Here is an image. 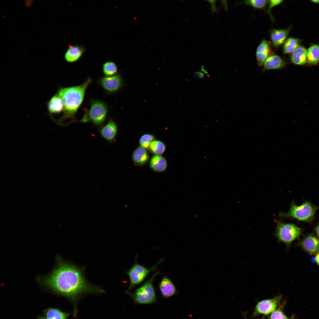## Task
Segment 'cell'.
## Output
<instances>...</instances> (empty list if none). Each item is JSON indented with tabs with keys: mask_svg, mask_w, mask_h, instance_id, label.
I'll use <instances>...</instances> for the list:
<instances>
[{
	"mask_svg": "<svg viewBox=\"0 0 319 319\" xmlns=\"http://www.w3.org/2000/svg\"><path fill=\"white\" fill-rule=\"evenodd\" d=\"M56 266L47 276H40L38 281L46 289L62 296L71 302L73 306L74 317L77 315L79 298L87 294H101L104 290L100 287L87 281L83 269L58 256Z\"/></svg>",
	"mask_w": 319,
	"mask_h": 319,
	"instance_id": "obj_1",
	"label": "cell"
},
{
	"mask_svg": "<svg viewBox=\"0 0 319 319\" xmlns=\"http://www.w3.org/2000/svg\"><path fill=\"white\" fill-rule=\"evenodd\" d=\"M93 81L89 77L80 85L59 88L57 94L62 98L64 105V111L60 121L69 120L71 123L76 121V114L83 102L87 88Z\"/></svg>",
	"mask_w": 319,
	"mask_h": 319,
	"instance_id": "obj_2",
	"label": "cell"
},
{
	"mask_svg": "<svg viewBox=\"0 0 319 319\" xmlns=\"http://www.w3.org/2000/svg\"><path fill=\"white\" fill-rule=\"evenodd\" d=\"M89 108H84V114L80 120L81 123L92 122L94 125L102 126L105 123L108 111L105 102L98 100L91 99Z\"/></svg>",
	"mask_w": 319,
	"mask_h": 319,
	"instance_id": "obj_3",
	"label": "cell"
},
{
	"mask_svg": "<svg viewBox=\"0 0 319 319\" xmlns=\"http://www.w3.org/2000/svg\"><path fill=\"white\" fill-rule=\"evenodd\" d=\"M318 209L317 206L307 201L304 202L299 206L292 202L289 211L286 212H280L279 217L281 218H291L309 222L314 218Z\"/></svg>",
	"mask_w": 319,
	"mask_h": 319,
	"instance_id": "obj_4",
	"label": "cell"
},
{
	"mask_svg": "<svg viewBox=\"0 0 319 319\" xmlns=\"http://www.w3.org/2000/svg\"><path fill=\"white\" fill-rule=\"evenodd\" d=\"M276 226L274 233L278 242L285 244L287 248L292 242L299 238L302 233L301 229L291 223H286L278 220H275Z\"/></svg>",
	"mask_w": 319,
	"mask_h": 319,
	"instance_id": "obj_5",
	"label": "cell"
},
{
	"mask_svg": "<svg viewBox=\"0 0 319 319\" xmlns=\"http://www.w3.org/2000/svg\"><path fill=\"white\" fill-rule=\"evenodd\" d=\"M159 274L157 272L131 295L134 302L138 304H149L156 302V295L153 284L155 277Z\"/></svg>",
	"mask_w": 319,
	"mask_h": 319,
	"instance_id": "obj_6",
	"label": "cell"
},
{
	"mask_svg": "<svg viewBox=\"0 0 319 319\" xmlns=\"http://www.w3.org/2000/svg\"><path fill=\"white\" fill-rule=\"evenodd\" d=\"M135 260V263L133 266L126 272L130 282L127 292L142 282L149 273L155 269L157 266L163 261V259L160 260L149 269L138 263L136 259Z\"/></svg>",
	"mask_w": 319,
	"mask_h": 319,
	"instance_id": "obj_7",
	"label": "cell"
},
{
	"mask_svg": "<svg viewBox=\"0 0 319 319\" xmlns=\"http://www.w3.org/2000/svg\"><path fill=\"white\" fill-rule=\"evenodd\" d=\"M282 300V296L279 294L273 298L259 301L255 307L253 316L255 317L261 315H270L281 303Z\"/></svg>",
	"mask_w": 319,
	"mask_h": 319,
	"instance_id": "obj_8",
	"label": "cell"
},
{
	"mask_svg": "<svg viewBox=\"0 0 319 319\" xmlns=\"http://www.w3.org/2000/svg\"><path fill=\"white\" fill-rule=\"evenodd\" d=\"M97 82L102 88L106 95L114 94L118 91L122 86L123 81L119 75L100 77Z\"/></svg>",
	"mask_w": 319,
	"mask_h": 319,
	"instance_id": "obj_9",
	"label": "cell"
},
{
	"mask_svg": "<svg viewBox=\"0 0 319 319\" xmlns=\"http://www.w3.org/2000/svg\"><path fill=\"white\" fill-rule=\"evenodd\" d=\"M299 244L303 250L310 255H315L319 252V239L313 234L305 235Z\"/></svg>",
	"mask_w": 319,
	"mask_h": 319,
	"instance_id": "obj_10",
	"label": "cell"
},
{
	"mask_svg": "<svg viewBox=\"0 0 319 319\" xmlns=\"http://www.w3.org/2000/svg\"><path fill=\"white\" fill-rule=\"evenodd\" d=\"M273 54L269 42L265 39L262 40L256 51V58L258 66H263L267 58Z\"/></svg>",
	"mask_w": 319,
	"mask_h": 319,
	"instance_id": "obj_11",
	"label": "cell"
},
{
	"mask_svg": "<svg viewBox=\"0 0 319 319\" xmlns=\"http://www.w3.org/2000/svg\"><path fill=\"white\" fill-rule=\"evenodd\" d=\"M99 132L104 139L109 142L114 141L118 133V127L116 123L111 118H108L107 122L101 126Z\"/></svg>",
	"mask_w": 319,
	"mask_h": 319,
	"instance_id": "obj_12",
	"label": "cell"
},
{
	"mask_svg": "<svg viewBox=\"0 0 319 319\" xmlns=\"http://www.w3.org/2000/svg\"><path fill=\"white\" fill-rule=\"evenodd\" d=\"M287 64L281 56L273 54L269 56L263 65L262 71L271 70H279L284 68Z\"/></svg>",
	"mask_w": 319,
	"mask_h": 319,
	"instance_id": "obj_13",
	"label": "cell"
},
{
	"mask_svg": "<svg viewBox=\"0 0 319 319\" xmlns=\"http://www.w3.org/2000/svg\"><path fill=\"white\" fill-rule=\"evenodd\" d=\"M290 27L284 29H273L270 31V37L274 47L278 48L283 44L291 30Z\"/></svg>",
	"mask_w": 319,
	"mask_h": 319,
	"instance_id": "obj_14",
	"label": "cell"
},
{
	"mask_svg": "<svg viewBox=\"0 0 319 319\" xmlns=\"http://www.w3.org/2000/svg\"><path fill=\"white\" fill-rule=\"evenodd\" d=\"M85 51V48L82 45H69L65 54V59L69 63L76 62L79 59Z\"/></svg>",
	"mask_w": 319,
	"mask_h": 319,
	"instance_id": "obj_15",
	"label": "cell"
},
{
	"mask_svg": "<svg viewBox=\"0 0 319 319\" xmlns=\"http://www.w3.org/2000/svg\"><path fill=\"white\" fill-rule=\"evenodd\" d=\"M162 296L165 298L172 297L177 293V289L171 280L166 276H164L159 285Z\"/></svg>",
	"mask_w": 319,
	"mask_h": 319,
	"instance_id": "obj_16",
	"label": "cell"
},
{
	"mask_svg": "<svg viewBox=\"0 0 319 319\" xmlns=\"http://www.w3.org/2000/svg\"><path fill=\"white\" fill-rule=\"evenodd\" d=\"M132 158L134 165L140 166L148 162L150 156L146 149L140 146L138 147L133 152Z\"/></svg>",
	"mask_w": 319,
	"mask_h": 319,
	"instance_id": "obj_17",
	"label": "cell"
},
{
	"mask_svg": "<svg viewBox=\"0 0 319 319\" xmlns=\"http://www.w3.org/2000/svg\"><path fill=\"white\" fill-rule=\"evenodd\" d=\"M47 105L48 110L51 114H59L64 111L63 100L57 93L49 100Z\"/></svg>",
	"mask_w": 319,
	"mask_h": 319,
	"instance_id": "obj_18",
	"label": "cell"
},
{
	"mask_svg": "<svg viewBox=\"0 0 319 319\" xmlns=\"http://www.w3.org/2000/svg\"><path fill=\"white\" fill-rule=\"evenodd\" d=\"M307 50L303 46L300 45L291 53L290 59L295 65H302L307 62Z\"/></svg>",
	"mask_w": 319,
	"mask_h": 319,
	"instance_id": "obj_19",
	"label": "cell"
},
{
	"mask_svg": "<svg viewBox=\"0 0 319 319\" xmlns=\"http://www.w3.org/2000/svg\"><path fill=\"white\" fill-rule=\"evenodd\" d=\"M167 163L165 158L161 155L153 156L149 162V167L153 171L158 172H164L166 169Z\"/></svg>",
	"mask_w": 319,
	"mask_h": 319,
	"instance_id": "obj_20",
	"label": "cell"
},
{
	"mask_svg": "<svg viewBox=\"0 0 319 319\" xmlns=\"http://www.w3.org/2000/svg\"><path fill=\"white\" fill-rule=\"evenodd\" d=\"M43 315L47 319H68L70 313H66L60 309L49 307L43 310Z\"/></svg>",
	"mask_w": 319,
	"mask_h": 319,
	"instance_id": "obj_21",
	"label": "cell"
},
{
	"mask_svg": "<svg viewBox=\"0 0 319 319\" xmlns=\"http://www.w3.org/2000/svg\"><path fill=\"white\" fill-rule=\"evenodd\" d=\"M301 42L300 39L292 37L287 38L283 44L282 52L284 54L292 53L300 45Z\"/></svg>",
	"mask_w": 319,
	"mask_h": 319,
	"instance_id": "obj_22",
	"label": "cell"
},
{
	"mask_svg": "<svg viewBox=\"0 0 319 319\" xmlns=\"http://www.w3.org/2000/svg\"><path fill=\"white\" fill-rule=\"evenodd\" d=\"M307 62L312 65L319 62V45H313L307 50Z\"/></svg>",
	"mask_w": 319,
	"mask_h": 319,
	"instance_id": "obj_23",
	"label": "cell"
},
{
	"mask_svg": "<svg viewBox=\"0 0 319 319\" xmlns=\"http://www.w3.org/2000/svg\"><path fill=\"white\" fill-rule=\"evenodd\" d=\"M149 148L155 155H161L165 152L166 147L161 141L155 140L151 143Z\"/></svg>",
	"mask_w": 319,
	"mask_h": 319,
	"instance_id": "obj_24",
	"label": "cell"
},
{
	"mask_svg": "<svg viewBox=\"0 0 319 319\" xmlns=\"http://www.w3.org/2000/svg\"><path fill=\"white\" fill-rule=\"evenodd\" d=\"M102 71L105 76H112L116 75L118 71V68L114 62L108 61L103 65Z\"/></svg>",
	"mask_w": 319,
	"mask_h": 319,
	"instance_id": "obj_25",
	"label": "cell"
},
{
	"mask_svg": "<svg viewBox=\"0 0 319 319\" xmlns=\"http://www.w3.org/2000/svg\"><path fill=\"white\" fill-rule=\"evenodd\" d=\"M286 302L283 301L273 312L270 315L269 319H295L293 318H289L284 313L283 309Z\"/></svg>",
	"mask_w": 319,
	"mask_h": 319,
	"instance_id": "obj_26",
	"label": "cell"
},
{
	"mask_svg": "<svg viewBox=\"0 0 319 319\" xmlns=\"http://www.w3.org/2000/svg\"><path fill=\"white\" fill-rule=\"evenodd\" d=\"M268 0H247L241 2L246 5L253 7L255 9H264L268 4Z\"/></svg>",
	"mask_w": 319,
	"mask_h": 319,
	"instance_id": "obj_27",
	"label": "cell"
},
{
	"mask_svg": "<svg viewBox=\"0 0 319 319\" xmlns=\"http://www.w3.org/2000/svg\"><path fill=\"white\" fill-rule=\"evenodd\" d=\"M155 138L153 135L146 134L142 135L139 140L140 146L146 149L149 148L151 143L155 140Z\"/></svg>",
	"mask_w": 319,
	"mask_h": 319,
	"instance_id": "obj_28",
	"label": "cell"
},
{
	"mask_svg": "<svg viewBox=\"0 0 319 319\" xmlns=\"http://www.w3.org/2000/svg\"><path fill=\"white\" fill-rule=\"evenodd\" d=\"M283 0H271L268 1V6L267 8V13L269 15L270 18L273 22L274 21V19L271 12V9L274 7L278 6L281 4Z\"/></svg>",
	"mask_w": 319,
	"mask_h": 319,
	"instance_id": "obj_29",
	"label": "cell"
},
{
	"mask_svg": "<svg viewBox=\"0 0 319 319\" xmlns=\"http://www.w3.org/2000/svg\"><path fill=\"white\" fill-rule=\"evenodd\" d=\"M194 75L197 78L202 79L204 77V74L201 72L196 71L194 73Z\"/></svg>",
	"mask_w": 319,
	"mask_h": 319,
	"instance_id": "obj_30",
	"label": "cell"
},
{
	"mask_svg": "<svg viewBox=\"0 0 319 319\" xmlns=\"http://www.w3.org/2000/svg\"><path fill=\"white\" fill-rule=\"evenodd\" d=\"M315 231L317 237L319 239V220L317 225L315 227Z\"/></svg>",
	"mask_w": 319,
	"mask_h": 319,
	"instance_id": "obj_31",
	"label": "cell"
},
{
	"mask_svg": "<svg viewBox=\"0 0 319 319\" xmlns=\"http://www.w3.org/2000/svg\"><path fill=\"white\" fill-rule=\"evenodd\" d=\"M315 261L317 264L319 266V252L315 255Z\"/></svg>",
	"mask_w": 319,
	"mask_h": 319,
	"instance_id": "obj_32",
	"label": "cell"
},
{
	"mask_svg": "<svg viewBox=\"0 0 319 319\" xmlns=\"http://www.w3.org/2000/svg\"><path fill=\"white\" fill-rule=\"evenodd\" d=\"M36 319H47L44 316H38Z\"/></svg>",
	"mask_w": 319,
	"mask_h": 319,
	"instance_id": "obj_33",
	"label": "cell"
},
{
	"mask_svg": "<svg viewBox=\"0 0 319 319\" xmlns=\"http://www.w3.org/2000/svg\"><path fill=\"white\" fill-rule=\"evenodd\" d=\"M311 1L314 3H319V0H311Z\"/></svg>",
	"mask_w": 319,
	"mask_h": 319,
	"instance_id": "obj_34",
	"label": "cell"
},
{
	"mask_svg": "<svg viewBox=\"0 0 319 319\" xmlns=\"http://www.w3.org/2000/svg\"><path fill=\"white\" fill-rule=\"evenodd\" d=\"M244 319H247V318H246V316L245 315L244 316Z\"/></svg>",
	"mask_w": 319,
	"mask_h": 319,
	"instance_id": "obj_35",
	"label": "cell"
}]
</instances>
